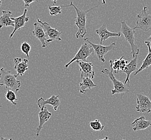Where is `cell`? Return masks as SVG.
<instances>
[{
    "instance_id": "6da1fadb",
    "label": "cell",
    "mask_w": 151,
    "mask_h": 140,
    "mask_svg": "<svg viewBox=\"0 0 151 140\" xmlns=\"http://www.w3.org/2000/svg\"><path fill=\"white\" fill-rule=\"evenodd\" d=\"M18 76L17 74H14L10 71H6L2 67L0 73V85L4 86L7 90H11L17 92L21 86V82L17 79Z\"/></svg>"
},
{
    "instance_id": "7a4b0ae2",
    "label": "cell",
    "mask_w": 151,
    "mask_h": 140,
    "mask_svg": "<svg viewBox=\"0 0 151 140\" xmlns=\"http://www.w3.org/2000/svg\"><path fill=\"white\" fill-rule=\"evenodd\" d=\"M73 6L75 9L77 13V18L75 20V24L78 28V32L76 33V37L77 39H82L85 36L87 33L86 29V15L87 13H88L91 10L96 8L98 7L99 5L93 7L91 9L87 10H82L76 7L73 2H71L70 5H68V7Z\"/></svg>"
},
{
    "instance_id": "3957f363",
    "label": "cell",
    "mask_w": 151,
    "mask_h": 140,
    "mask_svg": "<svg viewBox=\"0 0 151 140\" xmlns=\"http://www.w3.org/2000/svg\"><path fill=\"white\" fill-rule=\"evenodd\" d=\"M121 32L124 37V39L130 44L131 49V54H132L133 57L135 55H138L139 53V50L136 45L134 44V34L135 30L134 28L128 26L125 20H123L121 22Z\"/></svg>"
},
{
    "instance_id": "277c9868",
    "label": "cell",
    "mask_w": 151,
    "mask_h": 140,
    "mask_svg": "<svg viewBox=\"0 0 151 140\" xmlns=\"http://www.w3.org/2000/svg\"><path fill=\"white\" fill-rule=\"evenodd\" d=\"M94 49L92 46L87 42L86 38L85 39L83 44H82L78 51L67 64L65 65V67L68 68L74 61H87V58L93 53Z\"/></svg>"
},
{
    "instance_id": "5b68a950",
    "label": "cell",
    "mask_w": 151,
    "mask_h": 140,
    "mask_svg": "<svg viewBox=\"0 0 151 140\" xmlns=\"http://www.w3.org/2000/svg\"><path fill=\"white\" fill-rule=\"evenodd\" d=\"M147 7L145 6L137 16L136 24L134 30L140 29L147 32L151 30V15L147 12Z\"/></svg>"
},
{
    "instance_id": "8992f818",
    "label": "cell",
    "mask_w": 151,
    "mask_h": 140,
    "mask_svg": "<svg viewBox=\"0 0 151 140\" xmlns=\"http://www.w3.org/2000/svg\"><path fill=\"white\" fill-rule=\"evenodd\" d=\"M113 71V69L110 71L107 69H105L101 71V73L106 74L113 83L114 89L111 90L112 95H114L115 94L127 93L129 92L130 90L129 88V86H127V84L116 79L114 75Z\"/></svg>"
},
{
    "instance_id": "52a82bcc",
    "label": "cell",
    "mask_w": 151,
    "mask_h": 140,
    "mask_svg": "<svg viewBox=\"0 0 151 140\" xmlns=\"http://www.w3.org/2000/svg\"><path fill=\"white\" fill-rule=\"evenodd\" d=\"M86 39H87V42L93 47L95 54L98 57L99 61H100L103 63L105 62V59L104 58L105 55L108 52H110V51L115 50V49L116 47L115 43H113L108 46H104V45H102V44H94L89 41L88 38H86Z\"/></svg>"
},
{
    "instance_id": "ba28073f",
    "label": "cell",
    "mask_w": 151,
    "mask_h": 140,
    "mask_svg": "<svg viewBox=\"0 0 151 140\" xmlns=\"http://www.w3.org/2000/svg\"><path fill=\"white\" fill-rule=\"evenodd\" d=\"M37 22L42 25L50 43L52 41H62L61 36L62 34V32L58 31L57 29L52 28L50 26V24L46 22L41 21L39 18L37 19Z\"/></svg>"
},
{
    "instance_id": "9c48e42d",
    "label": "cell",
    "mask_w": 151,
    "mask_h": 140,
    "mask_svg": "<svg viewBox=\"0 0 151 140\" xmlns=\"http://www.w3.org/2000/svg\"><path fill=\"white\" fill-rule=\"evenodd\" d=\"M136 111L140 113H150L151 112V99L142 94H137Z\"/></svg>"
},
{
    "instance_id": "30bf717a",
    "label": "cell",
    "mask_w": 151,
    "mask_h": 140,
    "mask_svg": "<svg viewBox=\"0 0 151 140\" xmlns=\"http://www.w3.org/2000/svg\"><path fill=\"white\" fill-rule=\"evenodd\" d=\"M32 33L35 37L40 41L43 48L46 47L50 44L47 37L46 34L40 23L37 22L34 23V30H33Z\"/></svg>"
},
{
    "instance_id": "8fae6325",
    "label": "cell",
    "mask_w": 151,
    "mask_h": 140,
    "mask_svg": "<svg viewBox=\"0 0 151 140\" xmlns=\"http://www.w3.org/2000/svg\"><path fill=\"white\" fill-rule=\"evenodd\" d=\"M37 104L40 110L45 108V105H50L52 106L54 111H56L60 105L61 101L59 99V96L52 95V96L47 99H44L43 98H40L38 99Z\"/></svg>"
},
{
    "instance_id": "7c38bea8",
    "label": "cell",
    "mask_w": 151,
    "mask_h": 140,
    "mask_svg": "<svg viewBox=\"0 0 151 140\" xmlns=\"http://www.w3.org/2000/svg\"><path fill=\"white\" fill-rule=\"evenodd\" d=\"M27 12V9H24L23 14L21 15L17 18H13L12 17V19L15 22V26L14 29L13 31L10 35V38H11L14 36L15 32H16L18 30H20L25 26L26 22H27L29 20V17L26 16V14Z\"/></svg>"
},
{
    "instance_id": "4fadbf2b",
    "label": "cell",
    "mask_w": 151,
    "mask_h": 140,
    "mask_svg": "<svg viewBox=\"0 0 151 140\" xmlns=\"http://www.w3.org/2000/svg\"><path fill=\"white\" fill-rule=\"evenodd\" d=\"M52 114L50 112L46 107L45 106V108L40 110V112L38 113V116L39 118V124L38 127L36 129V132H35V135L37 136H39L40 135V133L42 130V127L45 123L47 122L50 117H52Z\"/></svg>"
},
{
    "instance_id": "5bb4252c",
    "label": "cell",
    "mask_w": 151,
    "mask_h": 140,
    "mask_svg": "<svg viewBox=\"0 0 151 140\" xmlns=\"http://www.w3.org/2000/svg\"><path fill=\"white\" fill-rule=\"evenodd\" d=\"M96 32L99 35L100 38V44H102L104 41H106L110 37H120L121 36V32H111L108 30L106 24H104L102 26L98 29L96 30Z\"/></svg>"
},
{
    "instance_id": "9a60e30c",
    "label": "cell",
    "mask_w": 151,
    "mask_h": 140,
    "mask_svg": "<svg viewBox=\"0 0 151 140\" xmlns=\"http://www.w3.org/2000/svg\"><path fill=\"white\" fill-rule=\"evenodd\" d=\"M77 63L81 68V75L88 77L91 79H94L95 72L93 70V65L92 63L87 61H78Z\"/></svg>"
},
{
    "instance_id": "2e32d148",
    "label": "cell",
    "mask_w": 151,
    "mask_h": 140,
    "mask_svg": "<svg viewBox=\"0 0 151 140\" xmlns=\"http://www.w3.org/2000/svg\"><path fill=\"white\" fill-rule=\"evenodd\" d=\"M29 61L27 59H22L20 58H15L14 59V69L16 70L18 76H23L26 71L29 70Z\"/></svg>"
},
{
    "instance_id": "e0dca14e",
    "label": "cell",
    "mask_w": 151,
    "mask_h": 140,
    "mask_svg": "<svg viewBox=\"0 0 151 140\" xmlns=\"http://www.w3.org/2000/svg\"><path fill=\"white\" fill-rule=\"evenodd\" d=\"M137 61H138V56L137 55H135L133 57V59L131 60V61H130V63L127 65L124 70L122 71L123 72H124L127 74V78L124 81V83L125 84H128L129 85L130 84V76L132 72L137 71V65H138Z\"/></svg>"
},
{
    "instance_id": "ac0fdd59",
    "label": "cell",
    "mask_w": 151,
    "mask_h": 140,
    "mask_svg": "<svg viewBox=\"0 0 151 140\" xmlns=\"http://www.w3.org/2000/svg\"><path fill=\"white\" fill-rule=\"evenodd\" d=\"M79 92L81 94H84L86 93L87 89L91 90L92 88H95L96 85L94 83L91 79L88 77L81 75V82L79 83Z\"/></svg>"
},
{
    "instance_id": "d6986e66",
    "label": "cell",
    "mask_w": 151,
    "mask_h": 140,
    "mask_svg": "<svg viewBox=\"0 0 151 140\" xmlns=\"http://www.w3.org/2000/svg\"><path fill=\"white\" fill-rule=\"evenodd\" d=\"M134 131L144 130L151 126V120H146L144 117H140L134 120L131 124Z\"/></svg>"
},
{
    "instance_id": "ffe728a7",
    "label": "cell",
    "mask_w": 151,
    "mask_h": 140,
    "mask_svg": "<svg viewBox=\"0 0 151 140\" xmlns=\"http://www.w3.org/2000/svg\"><path fill=\"white\" fill-rule=\"evenodd\" d=\"M12 13L10 11H2V15L0 17V28L15 26V22L12 20Z\"/></svg>"
},
{
    "instance_id": "44dd1931",
    "label": "cell",
    "mask_w": 151,
    "mask_h": 140,
    "mask_svg": "<svg viewBox=\"0 0 151 140\" xmlns=\"http://www.w3.org/2000/svg\"><path fill=\"white\" fill-rule=\"evenodd\" d=\"M123 58L124 57L122 56L119 59H115L114 62L111 60H110L109 63L111 64V69L114 71L115 73H117L119 71H122L124 70L125 66L128 64V61H125Z\"/></svg>"
},
{
    "instance_id": "7402d4cb",
    "label": "cell",
    "mask_w": 151,
    "mask_h": 140,
    "mask_svg": "<svg viewBox=\"0 0 151 140\" xmlns=\"http://www.w3.org/2000/svg\"><path fill=\"white\" fill-rule=\"evenodd\" d=\"M146 46L147 47L148 49V53L147 55L146 56L145 59L142 62V64L141 66L139 67V69H138L136 73L134 74V76L137 75V74L142 71V70H145L146 69H148L151 65V47L150 42L148 41H146L145 42Z\"/></svg>"
},
{
    "instance_id": "603a6c76",
    "label": "cell",
    "mask_w": 151,
    "mask_h": 140,
    "mask_svg": "<svg viewBox=\"0 0 151 140\" xmlns=\"http://www.w3.org/2000/svg\"><path fill=\"white\" fill-rule=\"evenodd\" d=\"M89 125L94 131H102L105 128V126L102 125L100 120L98 119L90 121L89 122Z\"/></svg>"
},
{
    "instance_id": "cb8c5ba5",
    "label": "cell",
    "mask_w": 151,
    "mask_h": 140,
    "mask_svg": "<svg viewBox=\"0 0 151 140\" xmlns=\"http://www.w3.org/2000/svg\"><path fill=\"white\" fill-rule=\"evenodd\" d=\"M6 98L8 101L12 102L13 105H17V104L16 102L17 100V98L14 90H8L6 94Z\"/></svg>"
},
{
    "instance_id": "d4e9b609",
    "label": "cell",
    "mask_w": 151,
    "mask_h": 140,
    "mask_svg": "<svg viewBox=\"0 0 151 140\" xmlns=\"http://www.w3.org/2000/svg\"><path fill=\"white\" fill-rule=\"evenodd\" d=\"M48 7L50 10V15L55 16L58 14H61L62 8H63V6H51L49 4Z\"/></svg>"
},
{
    "instance_id": "484cf974",
    "label": "cell",
    "mask_w": 151,
    "mask_h": 140,
    "mask_svg": "<svg viewBox=\"0 0 151 140\" xmlns=\"http://www.w3.org/2000/svg\"><path fill=\"white\" fill-rule=\"evenodd\" d=\"M20 49H21L22 51L25 55H26L27 57L29 58V53L31 50V45L27 42H24L21 45Z\"/></svg>"
},
{
    "instance_id": "4316f807",
    "label": "cell",
    "mask_w": 151,
    "mask_h": 140,
    "mask_svg": "<svg viewBox=\"0 0 151 140\" xmlns=\"http://www.w3.org/2000/svg\"><path fill=\"white\" fill-rule=\"evenodd\" d=\"M24 3H25V9H26L27 7H29V5L31 4V3L37 1H39V0H23Z\"/></svg>"
},
{
    "instance_id": "83f0119b",
    "label": "cell",
    "mask_w": 151,
    "mask_h": 140,
    "mask_svg": "<svg viewBox=\"0 0 151 140\" xmlns=\"http://www.w3.org/2000/svg\"><path fill=\"white\" fill-rule=\"evenodd\" d=\"M1 140H12V138L9 139V138H6V137H1Z\"/></svg>"
},
{
    "instance_id": "f1b7e54d",
    "label": "cell",
    "mask_w": 151,
    "mask_h": 140,
    "mask_svg": "<svg viewBox=\"0 0 151 140\" xmlns=\"http://www.w3.org/2000/svg\"><path fill=\"white\" fill-rule=\"evenodd\" d=\"M51 1H52V4H53V5H55V4H56V2H57L58 0H51Z\"/></svg>"
},
{
    "instance_id": "f546056e",
    "label": "cell",
    "mask_w": 151,
    "mask_h": 140,
    "mask_svg": "<svg viewBox=\"0 0 151 140\" xmlns=\"http://www.w3.org/2000/svg\"><path fill=\"white\" fill-rule=\"evenodd\" d=\"M110 140V139H109V137H108V136H105V139H102V140L98 139V140Z\"/></svg>"
},
{
    "instance_id": "4dcf8cb0",
    "label": "cell",
    "mask_w": 151,
    "mask_h": 140,
    "mask_svg": "<svg viewBox=\"0 0 151 140\" xmlns=\"http://www.w3.org/2000/svg\"><path fill=\"white\" fill-rule=\"evenodd\" d=\"M147 41H148V42H150V44H151V35L150 36V37H149V38L147 39Z\"/></svg>"
},
{
    "instance_id": "1f68e13d",
    "label": "cell",
    "mask_w": 151,
    "mask_h": 140,
    "mask_svg": "<svg viewBox=\"0 0 151 140\" xmlns=\"http://www.w3.org/2000/svg\"><path fill=\"white\" fill-rule=\"evenodd\" d=\"M102 3H103V4L105 5V4H106V0H102Z\"/></svg>"
},
{
    "instance_id": "d6a6232c",
    "label": "cell",
    "mask_w": 151,
    "mask_h": 140,
    "mask_svg": "<svg viewBox=\"0 0 151 140\" xmlns=\"http://www.w3.org/2000/svg\"><path fill=\"white\" fill-rule=\"evenodd\" d=\"M122 140H125V139H123Z\"/></svg>"
}]
</instances>
